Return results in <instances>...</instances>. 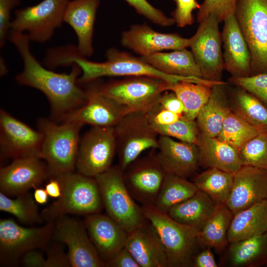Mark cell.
<instances>
[{
	"instance_id": "cell-1",
	"label": "cell",
	"mask_w": 267,
	"mask_h": 267,
	"mask_svg": "<svg viewBox=\"0 0 267 267\" xmlns=\"http://www.w3.org/2000/svg\"><path fill=\"white\" fill-rule=\"evenodd\" d=\"M8 39L16 47L24 64L23 70L15 77L16 82L44 94L49 101L53 120L61 121L65 116L85 104L86 92L78 85L82 73L78 65L72 64L68 74L54 72L44 68L32 54L30 41L25 33L10 31Z\"/></svg>"
},
{
	"instance_id": "cell-2",
	"label": "cell",
	"mask_w": 267,
	"mask_h": 267,
	"mask_svg": "<svg viewBox=\"0 0 267 267\" xmlns=\"http://www.w3.org/2000/svg\"><path fill=\"white\" fill-rule=\"evenodd\" d=\"M107 60L94 62L87 59L78 51L76 46L66 45L57 47L52 57L55 67L71 66L75 63L81 69L82 75L78 83L87 84L103 77L147 76L163 80L169 84L179 81L207 84L203 78L183 77L164 73L148 63L131 54L116 49H109L106 53Z\"/></svg>"
},
{
	"instance_id": "cell-3",
	"label": "cell",
	"mask_w": 267,
	"mask_h": 267,
	"mask_svg": "<svg viewBox=\"0 0 267 267\" xmlns=\"http://www.w3.org/2000/svg\"><path fill=\"white\" fill-rule=\"evenodd\" d=\"M61 185V196L41 212L43 222H54L64 216H87L104 208L97 182L78 172L56 177Z\"/></svg>"
},
{
	"instance_id": "cell-4",
	"label": "cell",
	"mask_w": 267,
	"mask_h": 267,
	"mask_svg": "<svg viewBox=\"0 0 267 267\" xmlns=\"http://www.w3.org/2000/svg\"><path fill=\"white\" fill-rule=\"evenodd\" d=\"M83 125L75 122L59 124L45 118L38 120V130L44 135L42 159L47 165L50 178L75 172Z\"/></svg>"
},
{
	"instance_id": "cell-5",
	"label": "cell",
	"mask_w": 267,
	"mask_h": 267,
	"mask_svg": "<svg viewBox=\"0 0 267 267\" xmlns=\"http://www.w3.org/2000/svg\"><path fill=\"white\" fill-rule=\"evenodd\" d=\"M146 219L157 232L166 252L168 267H191L198 245V230L179 223L154 206H142Z\"/></svg>"
},
{
	"instance_id": "cell-6",
	"label": "cell",
	"mask_w": 267,
	"mask_h": 267,
	"mask_svg": "<svg viewBox=\"0 0 267 267\" xmlns=\"http://www.w3.org/2000/svg\"><path fill=\"white\" fill-rule=\"evenodd\" d=\"M107 214L128 233L147 221L142 207L135 203L129 192L120 166H112L94 177Z\"/></svg>"
},
{
	"instance_id": "cell-7",
	"label": "cell",
	"mask_w": 267,
	"mask_h": 267,
	"mask_svg": "<svg viewBox=\"0 0 267 267\" xmlns=\"http://www.w3.org/2000/svg\"><path fill=\"white\" fill-rule=\"evenodd\" d=\"M234 13L251 53L250 76L267 74V0H237Z\"/></svg>"
},
{
	"instance_id": "cell-8",
	"label": "cell",
	"mask_w": 267,
	"mask_h": 267,
	"mask_svg": "<svg viewBox=\"0 0 267 267\" xmlns=\"http://www.w3.org/2000/svg\"><path fill=\"white\" fill-rule=\"evenodd\" d=\"M54 222L26 227L10 218L0 220V267H16L22 256L33 250H46L52 240Z\"/></svg>"
},
{
	"instance_id": "cell-9",
	"label": "cell",
	"mask_w": 267,
	"mask_h": 267,
	"mask_svg": "<svg viewBox=\"0 0 267 267\" xmlns=\"http://www.w3.org/2000/svg\"><path fill=\"white\" fill-rule=\"evenodd\" d=\"M169 83L153 77H128L101 84V92L125 107L129 113H146L157 104Z\"/></svg>"
},
{
	"instance_id": "cell-10",
	"label": "cell",
	"mask_w": 267,
	"mask_h": 267,
	"mask_svg": "<svg viewBox=\"0 0 267 267\" xmlns=\"http://www.w3.org/2000/svg\"><path fill=\"white\" fill-rule=\"evenodd\" d=\"M119 165L124 171L147 149H157L159 135L145 113L131 112L114 127Z\"/></svg>"
},
{
	"instance_id": "cell-11",
	"label": "cell",
	"mask_w": 267,
	"mask_h": 267,
	"mask_svg": "<svg viewBox=\"0 0 267 267\" xmlns=\"http://www.w3.org/2000/svg\"><path fill=\"white\" fill-rule=\"evenodd\" d=\"M69 0H43L37 4L17 9L10 31L25 33L30 41L44 43L64 22Z\"/></svg>"
},
{
	"instance_id": "cell-12",
	"label": "cell",
	"mask_w": 267,
	"mask_h": 267,
	"mask_svg": "<svg viewBox=\"0 0 267 267\" xmlns=\"http://www.w3.org/2000/svg\"><path fill=\"white\" fill-rule=\"evenodd\" d=\"M199 23L195 34L190 38L191 51L202 78L212 82H222L224 69L218 18L215 14H210Z\"/></svg>"
},
{
	"instance_id": "cell-13",
	"label": "cell",
	"mask_w": 267,
	"mask_h": 267,
	"mask_svg": "<svg viewBox=\"0 0 267 267\" xmlns=\"http://www.w3.org/2000/svg\"><path fill=\"white\" fill-rule=\"evenodd\" d=\"M116 153L114 127H91L80 138L77 172L95 177L112 166Z\"/></svg>"
},
{
	"instance_id": "cell-14",
	"label": "cell",
	"mask_w": 267,
	"mask_h": 267,
	"mask_svg": "<svg viewBox=\"0 0 267 267\" xmlns=\"http://www.w3.org/2000/svg\"><path fill=\"white\" fill-rule=\"evenodd\" d=\"M52 240L67 246L70 267H105L89 236L84 221L68 215L58 219L54 222Z\"/></svg>"
},
{
	"instance_id": "cell-15",
	"label": "cell",
	"mask_w": 267,
	"mask_h": 267,
	"mask_svg": "<svg viewBox=\"0 0 267 267\" xmlns=\"http://www.w3.org/2000/svg\"><path fill=\"white\" fill-rule=\"evenodd\" d=\"M44 135L12 116L0 110V149L1 158L34 157L42 159Z\"/></svg>"
},
{
	"instance_id": "cell-16",
	"label": "cell",
	"mask_w": 267,
	"mask_h": 267,
	"mask_svg": "<svg viewBox=\"0 0 267 267\" xmlns=\"http://www.w3.org/2000/svg\"><path fill=\"white\" fill-rule=\"evenodd\" d=\"M155 149L137 158L123 171V178L133 198L142 206H154L165 173Z\"/></svg>"
},
{
	"instance_id": "cell-17",
	"label": "cell",
	"mask_w": 267,
	"mask_h": 267,
	"mask_svg": "<svg viewBox=\"0 0 267 267\" xmlns=\"http://www.w3.org/2000/svg\"><path fill=\"white\" fill-rule=\"evenodd\" d=\"M97 80L87 84V102L65 116L63 122H75L91 127H114L129 113L123 106L103 94Z\"/></svg>"
},
{
	"instance_id": "cell-18",
	"label": "cell",
	"mask_w": 267,
	"mask_h": 267,
	"mask_svg": "<svg viewBox=\"0 0 267 267\" xmlns=\"http://www.w3.org/2000/svg\"><path fill=\"white\" fill-rule=\"evenodd\" d=\"M45 161L34 157L13 159L0 169V191L8 196L29 192L50 178Z\"/></svg>"
},
{
	"instance_id": "cell-19",
	"label": "cell",
	"mask_w": 267,
	"mask_h": 267,
	"mask_svg": "<svg viewBox=\"0 0 267 267\" xmlns=\"http://www.w3.org/2000/svg\"><path fill=\"white\" fill-rule=\"evenodd\" d=\"M267 199V170L242 166L233 174V182L225 205L233 215Z\"/></svg>"
},
{
	"instance_id": "cell-20",
	"label": "cell",
	"mask_w": 267,
	"mask_h": 267,
	"mask_svg": "<svg viewBox=\"0 0 267 267\" xmlns=\"http://www.w3.org/2000/svg\"><path fill=\"white\" fill-rule=\"evenodd\" d=\"M190 39L176 33H162L154 31L146 24L132 26L123 33L122 45L141 56L164 50H178L189 47Z\"/></svg>"
},
{
	"instance_id": "cell-21",
	"label": "cell",
	"mask_w": 267,
	"mask_h": 267,
	"mask_svg": "<svg viewBox=\"0 0 267 267\" xmlns=\"http://www.w3.org/2000/svg\"><path fill=\"white\" fill-rule=\"evenodd\" d=\"M158 160L166 174L186 178L200 165L198 145L163 135L158 138Z\"/></svg>"
},
{
	"instance_id": "cell-22",
	"label": "cell",
	"mask_w": 267,
	"mask_h": 267,
	"mask_svg": "<svg viewBox=\"0 0 267 267\" xmlns=\"http://www.w3.org/2000/svg\"><path fill=\"white\" fill-rule=\"evenodd\" d=\"M84 222L100 258L105 263L125 246L128 235L120 224L107 214L84 216Z\"/></svg>"
},
{
	"instance_id": "cell-23",
	"label": "cell",
	"mask_w": 267,
	"mask_h": 267,
	"mask_svg": "<svg viewBox=\"0 0 267 267\" xmlns=\"http://www.w3.org/2000/svg\"><path fill=\"white\" fill-rule=\"evenodd\" d=\"M221 33L224 52V69L232 77L250 75L251 56L235 13L224 21Z\"/></svg>"
},
{
	"instance_id": "cell-24",
	"label": "cell",
	"mask_w": 267,
	"mask_h": 267,
	"mask_svg": "<svg viewBox=\"0 0 267 267\" xmlns=\"http://www.w3.org/2000/svg\"><path fill=\"white\" fill-rule=\"evenodd\" d=\"M125 247L140 267H168L165 248L147 220L128 233Z\"/></svg>"
},
{
	"instance_id": "cell-25",
	"label": "cell",
	"mask_w": 267,
	"mask_h": 267,
	"mask_svg": "<svg viewBox=\"0 0 267 267\" xmlns=\"http://www.w3.org/2000/svg\"><path fill=\"white\" fill-rule=\"evenodd\" d=\"M99 0H69L64 16V22L75 31L79 52L88 57L93 53L92 38L94 24Z\"/></svg>"
},
{
	"instance_id": "cell-26",
	"label": "cell",
	"mask_w": 267,
	"mask_h": 267,
	"mask_svg": "<svg viewBox=\"0 0 267 267\" xmlns=\"http://www.w3.org/2000/svg\"><path fill=\"white\" fill-rule=\"evenodd\" d=\"M200 164L234 174L242 166L239 151L218 137L199 134L197 144Z\"/></svg>"
},
{
	"instance_id": "cell-27",
	"label": "cell",
	"mask_w": 267,
	"mask_h": 267,
	"mask_svg": "<svg viewBox=\"0 0 267 267\" xmlns=\"http://www.w3.org/2000/svg\"><path fill=\"white\" fill-rule=\"evenodd\" d=\"M226 85L222 81L212 87L210 96L195 119L200 134L217 137L220 133L224 118L230 109Z\"/></svg>"
},
{
	"instance_id": "cell-28",
	"label": "cell",
	"mask_w": 267,
	"mask_h": 267,
	"mask_svg": "<svg viewBox=\"0 0 267 267\" xmlns=\"http://www.w3.org/2000/svg\"><path fill=\"white\" fill-rule=\"evenodd\" d=\"M267 231V199L233 215L228 233V243L262 234Z\"/></svg>"
},
{
	"instance_id": "cell-29",
	"label": "cell",
	"mask_w": 267,
	"mask_h": 267,
	"mask_svg": "<svg viewBox=\"0 0 267 267\" xmlns=\"http://www.w3.org/2000/svg\"><path fill=\"white\" fill-rule=\"evenodd\" d=\"M217 204L207 193L198 190L190 197L172 207L167 214L176 221L199 230L213 214Z\"/></svg>"
},
{
	"instance_id": "cell-30",
	"label": "cell",
	"mask_w": 267,
	"mask_h": 267,
	"mask_svg": "<svg viewBox=\"0 0 267 267\" xmlns=\"http://www.w3.org/2000/svg\"><path fill=\"white\" fill-rule=\"evenodd\" d=\"M226 255L232 267H260L267 263V231L259 235L229 243Z\"/></svg>"
},
{
	"instance_id": "cell-31",
	"label": "cell",
	"mask_w": 267,
	"mask_h": 267,
	"mask_svg": "<svg viewBox=\"0 0 267 267\" xmlns=\"http://www.w3.org/2000/svg\"><path fill=\"white\" fill-rule=\"evenodd\" d=\"M141 58L167 74L202 78L191 51L186 48L175 50L169 52H158L148 56H141Z\"/></svg>"
},
{
	"instance_id": "cell-32",
	"label": "cell",
	"mask_w": 267,
	"mask_h": 267,
	"mask_svg": "<svg viewBox=\"0 0 267 267\" xmlns=\"http://www.w3.org/2000/svg\"><path fill=\"white\" fill-rule=\"evenodd\" d=\"M233 215L225 204H218L213 214L198 230V245L222 252L229 244L227 233Z\"/></svg>"
},
{
	"instance_id": "cell-33",
	"label": "cell",
	"mask_w": 267,
	"mask_h": 267,
	"mask_svg": "<svg viewBox=\"0 0 267 267\" xmlns=\"http://www.w3.org/2000/svg\"><path fill=\"white\" fill-rule=\"evenodd\" d=\"M229 100L230 110L233 113L259 132H267V107L257 97L237 87L233 90Z\"/></svg>"
},
{
	"instance_id": "cell-34",
	"label": "cell",
	"mask_w": 267,
	"mask_h": 267,
	"mask_svg": "<svg viewBox=\"0 0 267 267\" xmlns=\"http://www.w3.org/2000/svg\"><path fill=\"white\" fill-rule=\"evenodd\" d=\"M198 190L193 181L178 176L165 174L154 206L167 213L172 207L190 197Z\"/></svg>"
},
{
	"instance_id": "cell-35",
	"label": "cell",
	"mask_w": 267,
	"mask_h": 267,
	"mask_svg": "<svg viewBox=\"0 0 267 267\" xmlns=\"http://www.w3.org/2000/svg\"><path fill=\"white\" fill-rule=\"evenodd\" d=\"M212 86L179 81L169 84L167 90L174 92L183 103L184 111L182 115L187 119L195 120L199 112L208 101Z\"/></svg>"
},
{
	"instance_id": "cell-36",
	"label": "cell",
	"mask_w": 267,
	"mask_h": 267,
	"mask_svg": "<svg viewBox=\"0 0 267 267\" xmlns=\"http://www.w3.org/2000/svg\"><path fill=\"white\" fill-rule=\"evenodd\" d=\"M193 182L217 204H225L232 190L233 174L209 168L195 176Z\"/></svg>"
},
{
	"instance_id": "cell-37",
	"label": "cell",
	"mask_w": 267,
	"mask_h": 267,
	"mask_svg": "<svg viewBox=\"0 0 267 267\" xmlns=\"http://www.w3.org/2000/svg\"><path fill=\"white\" fill-rule=\"evenodd\" d=\"M0 210L13 215L25 224L33 225L43 222L37 203L29 192L12 199L0 191Z\"/></svg>"
},
{
	"instance_id": "cell-38",
	"label": "cell",
	"mask_w": 267,
	"mask_h": 267,
	"mask_svg": "<svg viewBox=\"0 0 267 267\" xmlns=\"http://www.w3.org/2000/svg\"><path fill=\"white\" fill-rule=\"evenodd\" d=\"M259 133L257 129L230 109L224 118L221 131L217 137L239 151Z\"/></svg>"
},
{
	"instance_id": "cell-39",
	"label": "cell",
	"mask_w": 267,
	"mask_h": 267,
	"mask_svg": "<svg viewBox=\"0 0 267 267\" xmlns=\"http://www.w3.org/2000/svg\"><path fill=\"white\" fill-rule=\"evenodd\" d=\"M242 165L267 170V132H260L239 151Z\"/></svg>"
},
{
	"instance_id": "cell-40",
	"label": "cell",
	"mask_w": 267,
	"mask_h": 267,
	"mask_svg": "<svg viewBox=\"0 0 267 267\" xmlns=\"http://www.w3.org/2000/svg\"><path fill=\"white\" fill-rule=\"evenodd\" d=\"M152 126L159 135L197 144L200 132L195 120L189 119L182 115L178 120L172 124Z\"/></svg>"
},
{
	"instance_id": "cell-41",
	"label": "cell",
	"mask_w": 267,
	"mask_h": 267,
	"mask_svg": "<svg viewBox=\"0 0 267 267\" xmlns=\"http://www.w3.org/2000/svg\"><path fill=\"white\" fill-rule=\"evenodd\" d=\"M237 0H204L197 15L200 23L206 16L215 14L219 22L224 21L234 13Z\"/></svg>"
},
{
	"instance_id": "cell-42",
	"label": "cell",
	"mask_w": 267,
	"mask_h": 267,
	"mask_svg": "<svg viewBox=\"0 0 267 267\" xmlns=\"http://www.w3.org/2000/svg\"><path fill=\"white\" fill-rule=\"evenodd\" d=\"M229 80L253 94L267 107V74L241 78L231 77Z\"/></svg>"
},
{
	"instance_id": "cell-43",
	"label": "cell",
	"mask_w": 267,
	"mask_h": 267,
	"mask_svg": "<svg viewBox=\"0 0 267 267\" xmlns=\"http://www.w3.org/2000/svg\"><path fill=\"white\" fill-rule=\"evenodd\" d=\"M133 6L136 12L151 22L159 26L168 27L173 25L175 21L161 11L152 6L147 0H124Z\"/></svg>"
},
{
	"instance_id": "cell-44",
	"label": "cell",
	"mask_w": 267,
	"mask_h": 267,
	"mask_svg": "<svg viewBox=\"0 0 267 267\" xmlns=\"http://www.w3.org/2000/svg\"><path fill=\"white\" fill-rule=\"evenodd\" d=\"M176 8L173 13V18L178 26L184 27L194 23L192 12L199 9L200 5L196 0H173Z\"/></svg>"
},
{
	"instance_id": "cell-45",
	"label": "cell",
	"mask_w": 267,
	"mask_h": 267,
	"mask_svg": "<svg viewBox=\"0 0 267 267\" xmlns=\"http://www.w3.org/2000/svg\"><path fill=\"white\" fill-rule=\"evenodd\" d=\"M20 3V0H0V46L8 39L11 29V11Z\"/></svg>"
},
{
	"instance_id": "cell-46",
	"label": "cell",
	"mask_w": 267,
	"mask_h": 267,
	"mask_svg": "<svg viewBox=\"0 0 267 267\" xmlns=\"http://www.w3.org/2000/svg\"><path fill=\"white\" fill-rule=\"evenodd\" d=\"M47 246L45 252V267H70L67 253H65L63 244L55 241Z\"/></svg>"
},
{
	"instance_id": "cell-47",
	"label": "cell",
	"mask_w": 267,
	"mask_h": 267,
	"mask_svg": "<svg viewBox=\"0 0 267 267\" xmlns=\"http://www.w3.org/2000/svg\"><path fill=\"white\" fill-rule=\"evenodd\" d=\"M145 113L152 126L172 124L178 120L182 115L164 109L158 103Z\"/></svg>"
},
{
	"instance_id": "cell-48",
	"label": "cell",
	"mask_w": 267,
	"mask_h": 267,
	"mask_svg": "<svg viewBox=\"0 0 267 267\" xmlns=\"http://www.w3.org/2000/svg\"><path fill=\"white\" fill-rule=\"evenodd\" d=\"M158 103L164 109L171 112L182 115L184 111L183 103L172 91H166L161 95Z\"/></svg>"
},
{
	"instance_id": "cell-49",
	"label": "cell",
	"mask_w": 267,
	"mask_h": 267,
	"mask_svg": "<svg viewBox=\"0 0 267 267\" xmlns=\"http://www.w3.org/2000/svg\"><path fill=\"white\" fill-rule=\"evenodd\" d=\"M108 267H140L125 246L112 259L105 263Z\"/></svg>"
},
{
	"instance_id": "cell-50",
	"label": "cell",
	"mask_w": 267,
	"mask_h": 267,
	"mask_svg": "<svg viewBox=\"0 0 267 267\" xmlns=\"http://www.w3.org/2000/svg\"><path fill=\"white\" fill-rule=\"evenodd\" d=\"M194 267H217L218 264L214 255L209 247H205L198 254H195L192 259Z\"/></svg>"
},
{
	"instance_id": "cell-51",
	"label": "cell",
	"mask_w": 267,
	"mask_h": 267,
	"mask_svg": "<svg viewBox=\"0 0 267 267\" xmlns=\"http://www.w3.org/2000/svg\"><path fill=\"white\" fill-rule=\"evenodd\" d=\"M20 263L26 267H45V257L38 249L33 250L25 253Z\"/></svg>"
},
{
	"instance_id": "cell-52",
	"label": "cell",
	"mask_w": 267,
	"mask_h": 267,
	"mask_svg": "<svg viewBox=\"0 0 267 267\" xmlns=\"http://www.w3.org/2000/svg\"><path fill=\"white\" fill-rule=\"evenodd\" d=\"M48 196L52 198L57 199L61 194L62 188L59 179L56 177H51L48 179L44 188Z\"/></svg>"
},
{
	"instance_id": "cell-53",
	"label": "cell",
	"mask_w": 267,
	"mask_h": 267,
	"mask_svg": "<svg viewBox=\"0 0 267 267\" xmlns=\"http://www.w3.org/2000/svg\"><path fill=\"white\" fill-rule=\"evenodd\" d=\"M33 196L36 203L40 205H44L47 202L48 195L45 188L36 187L34 188Z\"/></svg>"
},
{
	"instance_id": "cell-54",
	"label": "cell",
	"mask_w": 267,
	"mask_h": 267,
	"mask_svg": "<svg viewBox=\"0 0 267 267\" xmlns=\"http://www.w3.org/2000/svg\"><path fill=\"white\" fill-rule=\"evenodd\" d=\"M7 72V69L6 68V66H5V64L3 63V61L1 59L0 61V75L3 76L5 75L6 73Z\"/></svg>"
},
{
	"instance_id": "cell-55",
	"label": "cell",
	"mask_w": 267,
	"mask_h": 267,
	"mask_svg": "<svg viewBox=\"0 0 267 267\" xmlns=\"http://www.w3.org/2000/svg\"><path fill=\"white\" fill-rule=\"evenodd\" d=\"M266 266L267 267V264H266Z\"/></svg>"
}]
</instances>
